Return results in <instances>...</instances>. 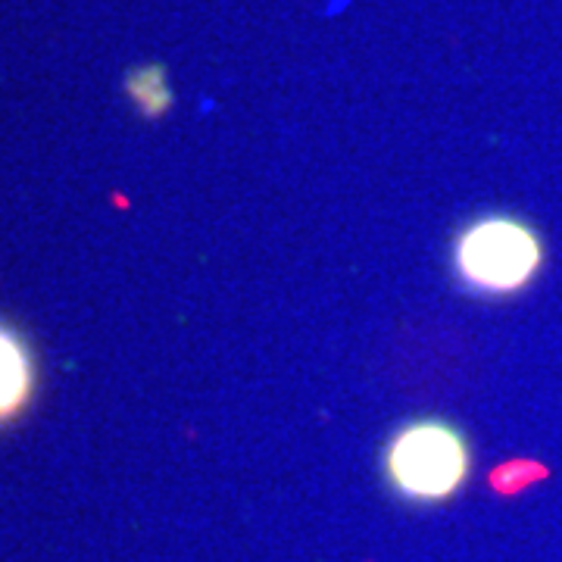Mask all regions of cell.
Wrapping results in <instances>:
<instances>
[{"label":"cell","mask_w":562,"mask_h":562,"mask_svg":"<svg viewBox=\"0 0 562 562\" xmlns=\"http://www.w3.org/2000/svg\"><path fill=\"white\" fill-rule=\"evenodd\" d=\"M125 94L147 120H160L172 110V85L160 63H144L125 76Z\"/></svg>","instance_id":"cell-4"},{"label":"cell","mask_w":562,"mask_h":562,"mask_svg":"<svg viewBox=\"0 0 562 562\" xmlns=\"http://www.w3.org/2000/svg\"><path fill=\"white\" fill-rule=\"evenodd\" d=\"M32 357L16 331L0 325V422L13 419L32 397Z\"/></svg>","instance_id":"cell-3"},{"label":"cell","mask_w":562,"mask_h":562,"mask_svg":"<svg viewBox=\"0 0 562 562\" xmlns=\"http://www.w3.org/2000/svg\"><path fill=\"white\" fill-rule=\"evenodd\" d=\"M547 250L541 232L519 216H482L469 222L453 244L457 279L482 297L519 294L541 276Z\"/></svg>","instance_id":"cell-2"},{"label":"cell","mask_w":562,"mask_h":562,"mask_svg":"<svg viewBox=\"0 0 562 562\" xmlns=\"http://www.w3.org/2000/svg\"><path fill=\"white\" fill-rule=\"evenodd\" d=\"M384 482L406 503H447L472 475V447L453 422L416 419L384 447Z\"/></svg>","instance_id":"cell-1"}]
</instances>
